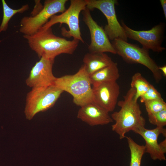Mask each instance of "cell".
Returning <instances> with one entry per match:
<instances>
[{"mask_svg":"<svg viewBox=\"0 0 166 166\" xmlns=\"http://www.w3.org/2000/svg\"><path fill=\"white\" fill-rule=\"evenodd\" d=\"M30 48L39 57L54 59L62 53L73 54L79 43V41L73 39L68 40L56 36L51 27L44 29L42 27L31 35H23Z\"/></svg>","mask_w":166,"mask_h":166,"instance_id":"1","label":"cell"},{"mask_svg":"<svg viewBox=\"0 0 166 166\" xmlns=\"http://www.w3.org/2000/svg\"><path fill=\"white\" fill-rule=\"evenodd\" d=\"M136 90L130 87L123 99L117 102L120 109L112 114L111 117L115 123L112 125L113 131L117 134L120 139L125 138V134L132 131L134 132L145 127L146 121L137 101L135 99Z\"/></svg>","mask_w":166,"mask_h":166,"instance_id":"2","label":"cell"},{"mask_svg":"<svg viewBox=\"0 0 166 166\" xmlns=\"http://www.w3.org/2000/svg\"><path fill=\"white\" fill-rule=\"evenodd\" d=\"M91 85L89 75L83 65L75 74L57 77L54 85L71 94L73 103L81 107L94 103Z\"/></svg>","mask_w":166,"mask_h":166,"instance_id":"3","label":"cell"},{"mask_svg":"<svg viewBox=\"0 0 166 166\" xmlns=\"http://www.w3.org/2000/svg\"><path fill=\"white\" fill-rule=\"evenodd\" d=\"M111 43L116 53L126 62L144 66L151 71L156 83L161 80L162 73L156 62L150 57L148 50L119 39H115Z\"/></svg>","mask_w":166,"mask_h":166,"instance_id":"4","label":"cell"},{"mask_svg":"<svg viewBox=\"0 0 166 166\" xmlns=\"http://www.w3.org/2000/svg\"><path fill=\"white\" fill-rule=\"evenodd\" d=\"M63 92L54 85L32 88L26 97L24 111L26 118L30 120L38 113L53 107Z\"/></svg>","mask_w":166,"mask_h":166,"instance_id":"5","label":"cell"},{"mask_svg":"<svg viewBox=\"0 0 166 166\" xmlns=\"http://www.w3.org/2000/svg\"><path fill=\"white\" fill-rule=\"evenodd\" d=\"M70 5L67 10L59 15H54L42 27L44 29L51 27L53 25L60 23L65 24L69 27V30L65 28L61 29V34L63 36L70 38L73 37L84 43L82 37L79 23L80 13L86 8L87 0H71Z\"/></svg>","mask_w":166,"mask_h":166,"instance_id":"6","label":"cell"},{"mask_svg":"<svg viewBox=\"0 0 166 166\" xmlns=\"http://www.w3.org/2000/svg\"><path fill=\"white\" fill-rule=\"evenodd\" d=\"M67 0H46L42 9L33 16H25L20 21V32L23 35L34 34L41 28L49 19L57 13L65 10V5Z\"/></svg>","mask_w":166,"mask_h":166,"instance_id":"7","label":"cell"},{"mask_svg":"<svg viewBox=\"0 0 166 166\" xmlns=\"http://www.w3.org/2000/svg\"><path fill=\"white\" fill-rule=\"evenodd\" d=\"M86 7L90 10L94 9L100 10L105 16L107 24L104 30L109 39L112 41L119 39L128 41L124 30L118 21L115 6L118 3L116 0H87Z\"/></svg>","mask_w":166,"mask_h":166,"instance_id":"8","label":"cell"},{"mask_svg":"<svg viewBox=\"0 0 166 166\" xmlns=\"http://www.w3.org/2000/svg\"><path fill=\"white\" fill-rule=\"evenodd\" d=\"M121 23L127 38L138 42L143 48L157 53L165 50V48L162 46L164 37V23H160L149 30L139 31L130 28L123 20L121 21Z\"/></svg>","mask_w":166,"mask_h":166,"instance_id":"9","label":"cell"},{"mask_svg":"<svg viewBox=\"0 0 166 166\" xmlns=\"http://www.w3.org/2000/svg\"><path fill=\"white\" fill-rule=\"evenodd\" d=\"M82 14L83 20L88 27L90 35L91 42L88 47L89 52L117 54L104 29L94 20L90 10L86 7Z\"/></svg>","mask_w":166,"mask_h":166,"instance_id":"10","label":"cell"},{"mask_svg":"<svg viewBox=\"0 0 166 166\" xmlns=\"http://www.w3.org/2000/svg\"><path fill=\"white\" fill-rule=\"evenodd\" d=\"M54 60L41 57L30 70L26 80V85L33 88H45L54 85L57 78L52 72Z\"/></svg>","mask_w":166,"mask_h":166,"instance_id":"11","label":"cell"},{"mask_svg":"<svg viewBox=\"0 0 166 166\" xmlns=\"http://www.w3.org/2000/svg\"><path fill=\"white\" fill-rule=\"evenodd\" d=\"M92 88L94 103L109 113L113 111L120 93L117 81L96 84Z\"/></svg>","mask_w":166,"mask_h":166,"instance_id":"12","label":"cell"},{"mask_svg":"<svg viewBox=\"0 0 166 166\" xmlns=\"http://www.w3.org/2000/svg\"><path fill=\"white\" fill-rule=\"evenodd\" d=\"M77 117L92 126L106 125L113 121L109 112L95 103L80 107Z\"/></svg>","mask_w":166,"mask_h":166,"instance_id":"13","label":"cell"},{"mask_svg":"<svg viewBox=\"0 0 166 166\" xmlns=\"http://www.w3.org/2000/svg\"><path fill=\"white\" fill-rule=\"evenodd\" d=\"M135 133L139 134L145 142V153H148L154 160H165V154L161 151L158 142L159 136L161 134L166 137V130L164 127H156L153 129H147L145 127L141 128Z\"/></svg>","mask_w":166,"mask_h":166,"instance_id":"14","label":"cell"},{"mask_svg":"<svg viewBox=\"0 0 166 166\" xmlns=\"http://www.w3.org/2000/svg\"><path fill=\"white\" fill-rule=\"evenodd\" d=\"M83 61V65L89 75L109 65L113 61L110 57L104 53L89 52L85 55Z\"/></svg>","mask_w":166,"mask_h":166,"instance_id":"15","label":"cell"},{"mask_svg":"<svg viewBox=\"0 0 166 166\" xmlns=\"http://www.w3.org/2000/svg\"><path fill=\"white\" fill-rule=\"evenodd\" d=\"M120 76L117 63L113 61L105 67L89 75L93 85L104 82L116 81Z\"/></svg>","mask_w":166,"mask_h":166,"instance_id":"16","label":"cell"},{"mask_svg":"<svg viewBox=\"0 0 166 166\" xmlns=\"http://www.w3.org/2000/svg\"><path fill=\"white\" fill-rule=\"evenodd\" d=\"M125 138L130 151V166H140L142 158L145 153L144 145L137 144L130 137Z\"/></svg>","mask_w":166,"mask_h":166,"instance_id":"17","label":"cell"},{"mask_svg":"<svg viewBox=\"0 0 166 166\" xmlns=\"http://www.w3.org/2000/svg\"><path fill=\"white\" fill-rule=\"evenodd\" d=\"M3 10V18L0 26V33L5 31L7 29L9 22L11 18L17 13H22L29 9L28 4L23 6L18 9H13L8 5L4 0H2Z\"/></svg>","mask_w":166,"mask_h":166,"instance_id":"18","label":"cell"},{"mask_svg":"<svg viewBox=\"0 0 166 166\" xmlns=\"http://www.w3.org/2000/svg\"><path fill=\"white\" fill-rule=\"evenodd\" d=\"M150 83L139 72L135 73L132 77L131 87L136 90L135 99L138 101L148 90Z\"/></svg>","mask_w":166,"mask_h":166,"instance_id":"19","label":"cell"},{"mask_svg":"<svg viewBox=\"0 0 166 166\" xmlns=\"http://www.w3.org/2000/svg\"><path fill=\"white\" fill-rule=\"evenodd\" d=\"M148 116L158 113L166 109V103L164 100H155L144 103Z\"/></svg>","mask_w":166,"mask_h":166,"instance_id":"20","label":"cell"},{"mask_svg":"<svg viewBox=\"0 0 166 166\" xmlns=\"http://www.w3.org/2000/svg\"><path fill=\"white\" fill-rule=\"evenodd\" d=\"M148 116L150 123L156 127H164L166 126V109Z\"/></svg>","mask_w":166,"mask_h":166,"instance_id":"21","label":"cell"},{"mask_svg":"<svg viewBox=\"0 0 166 166\" xmlns=\"http://www.w3.org/2000/svg\"><path fill=\"white\" fill-rule=\"evenodd\" d=\"M140 98L141 102L144 103L150 101L164 100L160 93L151 84H150L148 90Z\"/></svg>","mask_w":166,"mask_h":166,"instance_id":"22","label":"cell"},{"mask_svg":"<svg viewBox=\"0 0 166 166\" xmlns=\"http://www.w3.org/2000/svg\"><path fill=\"white\" fill-rule=\"evenodd\" d=\"M35 5L34 8L31 13V16H33L37 14L43 8V6L42 5L40 0H35Z\"/></svg>","mask_w":166,"mask_h":166,"instance_id":"23","label":"cell"},{"mask_svg":"<svg viewBox=\"0 0 166 166\" xmlns=\"http://www.w3.org/2000/svg\"><path fill=\"white\" fill-rule=\"evenodd\" d=\"M160 148L162 152L165 154L166 153V138L159 144Z\"/></svg>","mask_w":166,"mask_h":166,"instance_id":"24","label":"cell"},{"mask_svg":"<svg viewBox=\"0 0 166 166\" xmlns=\"http://www.w3.org/2000/svg\"><path fill=\"white\" fill-rule=\"evenodd\" d=\"M160 2L163 9L165 19H166V0H160Z\"/></svg>","mask_w":166,"mask_h":166,"instance_id":"25","label":"cell"},{"mask_svg":"<svg viewBox=\"0 0 166 166\" xmlns=\"http://www.w3.org/2000/svg\"><path fill=\"white\" fill-rule=\"evenodd\" d=\"M159 69L164 77L166 76V65H164L162 66H159Z\"/></svg>","mask_w":166,"mask_h":166,"instance_id":"26","label":"cell"},{"mask_svg":"<svg viewBox=\"0 0 166 166\" xmlns=\"http://www.w3.org/2000/svg\"><path fill=\"white\" fill-rule=\"evenodd\" d=\"M1 41L0 40V43L1 42Z\"/></svg>","mask_w":166,"mask_h":166,"instance_id":"27","label":"cell"}]
</instances>
